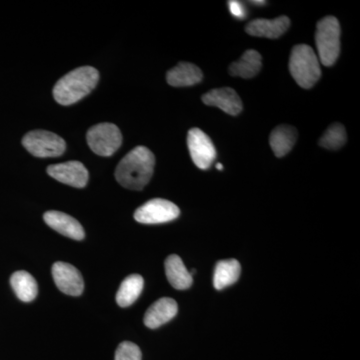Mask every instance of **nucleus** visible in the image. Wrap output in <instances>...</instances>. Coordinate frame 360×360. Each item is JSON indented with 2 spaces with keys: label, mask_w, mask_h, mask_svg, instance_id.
<instances>
[{
  "label": "nucleus",
  "mask_w": 360,
  "mask_h": 360,
  "mask_svg": "<svg viewBox=\"0 0 360 360\" xmlns=\"http://www.w3.org/2000/svg\"><path fill=\"white\" fill-rule=\"evenodd\" d=\"M11 284L16 296L23 302H32L39 292L34 277L25 270L14 272L11 277Z\"/></svg>",
  "instance_id": "nucleus-19"
},
{
  "label": "nucleus",
  "mask_w": 360,
  "mask_h": 360,
  "mask_svg": "<svg viewBox=\"0 0 360 360\" xmlns=\"http://www.w3.org/2000/svg\"><path fill=\"white\" fill-rule=\"evenodd\" d=\"M23 146L37 158H56L63 155L65 141L59 135L46 130H33L23 137Z\"/></svg>",
  "instance_id": "nucleus-5"
},
{
  "label": "nucleus",
  "mask_w": 360,
  "mask_h": 360,
  "mask_svg": "<svg viewBox=\"0 0 360 360\" xmlns=\"http://www.w3.org/2000/svg\"><path fill=\"white\" fill-rule=\"evenodd\" d=\"M240 271L241 267L238 260H221L217 262L213 276L214 288L220 290L236 283L240 276Z\"/></svg>",
  "instance_id": "nucleus-20"
},
{
  "label": "nucleus",
  "mask_w": 360,
  "mask_h": 360,
  "mask_svg": "<svg viewBox=\"0 0 360 360\" xmlns=\"http://www.w3.org/2000/svg\"><path fill=\"white\" fill-rule=\"evenodd\" d=\"M347 142V131L341 123H333L322 135L319 146L329 150H336L345 146Z\"/></svg>",
  "instance_id": "nucleus-22"
},
{
  "label": "nucleus",
  "mask_w": 360,
  "mask_h": 360,
  "mask_svg": "<svg viewBox=\"0 0 360 360\" xmlns=\"http://www.w3.org/2000/svg\"><path fill=\"white\" fill-rule=\"evenodd\" d=\"M217 169H220V170L224 169V167H222V165H220V163H219V165H217Z\"/></svg>",
  "instance_id": "nucleus-26"
},
{
  "label": "nucleus",
  "mask_w": 360,
  "mask_h": 360,
  "mask_svg": "<svg viewBox=\"0 0 360 360\" xmlns=\"http://www.w3.org/2000/svg\"><path fill=\"white\" fill-rule=\"evenodd\" d=\"M87 143L94 153L110 156L120 148L122 135L120 129L112 123H99L87 132Z\"/></svg>",
  "instance_id": "nucleus-6"
},
{
  "label": "nucleus",
  "mask_w": 360,
  "mask_h": 360,
  "mask_svg": "<svg viewBox=\"0 0 360 360\" xmlns=\"http://www.w3.org/2000/svg\"><path fill=\"white\" fill-rule=\"evenodd\" d=\"M52 276L58 290L65 295L79 296L84 292V278L73 265L65 262H56L52 266Z\"/></svg>",
  "instance_id": "nucleus-9"
},
{
  "label": "nucleus",
  "mask_w": 360,
  "mask_h": 360,
  "mask_svg": "<svg viewBox=\"0 0 360 360\" xmlns=\"http://www.w3.org/2000/svg\"><path fill=\"white\" fill-rule=\"evenodd\" d=\"M340 22L335 16H326L317 23L316 41L319 60L324 66H333L340 53Z\"/></svg>",
  "instance_id": "nucleus-4"
},
{
  "label": "nucleus",
  "mask_w": 360,
  "mask_h": 360,
  "mask_svg": "<svg viewBox=\"0 0 360 360\" xmlns=\"http://www.w3.org/2000/svg\"><path fill=\"white\" fill-rule=\"evenodd\" d=\"M290 25L288 16H281L274 20L258 18L250 21L246 25V32L252 37H265V39H276L286 32Z\"/></svg>",
  "instance_id": "nucleus-12"
},
{
  "label": "nucleus",
  "mask_w": 360,
  "mask_h": 360,
  "mask_svg": "<svg viewBox=\"0 0 360 360\" xmlns=\"http://www.w3.org/2000/svg\"><path fill=\"white\" fill-rule=\"evenodd\" d=\"M262 65V56L257 51L250 49L238 61L231 63L229 73L232 77L252 78L259 73Z\"/></svg>",
  "instance_id": "nucleus-18"
},
{
  "label": "nucleus",
  "mask_w": 360,
  "mask_h": 360,
  "mask_svg": "<svg viewBox=\"0 0 360 360\" xmlns=\"http://www.w3.org/2000/svg\"><path fill=\"white\" fill-rule=\"evenodd\" d=\"M143 278L139 274L127 276L120 284L116 293V302L120 307H129L141 295L143 290Z\"/></svg>",
  "instance_id": "nucleus-21"
},
{
  "label": "nucleus",
  "mask_w": 360,
  "mask_h": 360,
  "mask_svg": "<svg viewBox=\"0 0 360 360\" xmlns=\"http://www.w3.org/2000/svg\"><path fill=\"white\" fill-rule=\"evenodd\" d=\"M200 68L189 63H180L167 72L168 84L174 87L191 86L202 80Z\"/></svg>",
  "instance_id": "nucleus-15"
},
{
  "label": "nucleus",
  "mask_w": 360,
  "mask_h": 360,
  "mask_svg": "<svg viewBox=\"0 0 360 360\" xmlns=\"http://www.w3.org/2000/svg\"><path fill=\"white\" fill-rule=\"evenodd\" d=\"M203 103L215 106L231 115H238L243 111V101L236 90L224 87L212 89L202 96Z\"/></svg>",
  "instance_id": "nucleus-11"
},
{
  "label": "nucleus",
  "mask_w": 360,
  "mask_h": 360,
  "mask_svg": "<svg viewBox=\"0 0 360 360\" xmlns=\"http://www.w3.org/2000/svg\"><path fill=\"white\" fill-rule=\"evenodd\" d=\"M165 274L175 290H184L193 284V276L184 266L179 255H172L165 260Z\"/></svg>",
  "instance_id": "nucleus-16"
},
{
  "label": "nucleus",
  "mask_w": 360,
  "mask_h": 360,
  "mask_svg": "<svg viewBox=\"0 0 360 360\" xmlns=\"http://www.w3.org/2000/svg\"><path fill=\"white\" fill-rule=\"evenodd\" d=\"M44 219L49 226L66 238L75 240H82L84 238V227L77 219L66 213L51 210L44 213Z\"/></svg>",
  "instance_id": "nucleus-13"
},
{
  "label": "nucleus",
  "mask_w": 360,
  "mask_h": 360,
  "mask_svg": "<svg viewBox=\"0 0 360 360\" xmlns=\"http://www.w3.org/2000/svg\"><path fill=\"white\" fill-rule=\"evenodd\" d=\"M251 4H255V6H262V4H266L265 1H251Z\"/></svg>",
  "instance_id": "nucleus-25"
},
{
  "label": "nucleus",
  "mask_w": 360,
  "mask_h": 360,
  "mask_svg": "<svg viewBox=\"0 0 360 360\" xmlns=\"http://www.w3.org/2000/svg\"><path fill=\"white\" fill-rule=\"evenodd\" d=\"M99 80L98 71L91 66H82L70 71L58 80L53 89L56 103L70 105L89 94Z\"/></svg>",
  "instance_id": "nucleus-2"
},
{
  "label": "nucleus",
  "mask_w": 360,
  "mask_h": 360,
  "mask_svg": "<svg viewBox=\"0 0 360 360\" xmlns=\"http://www.w3.org/2000/svg\"><path fill=\"white\" fill-rule=\"evenodd\" d=\"M187 146L194 165L200 169H207L212 167L217 158V150L212 139L200 129L189 130L187 135Z\"/></svg>",
  "instance_id": "nucleus-8"
},
{
  "label": "nucleus",
  "mask_w": 360,
  "mask_h": 360,
  "mask_svg": "<svg viewBox=\"0 0 360 360\" xmlns=\"http://www.w3.org/2000/svg\"><path fill=\"white\" fill-rule=\"evenodd\" d=\"M229 7L232 15L236 16V18H239V20H243V18H245V7L241 2L229 1Z\"/></svg>",
  "instance_id": "nucleus-24"
},
{
  "label": "nucleus",
  "mask_w": 360,
  "mask_h": 360,
  "mask_svg": "<svg viewBox=\"0 0 360 360\" xmlns=\"http://www.w3.org/2000/svg\"><path fill=\"white\" fill-rule=\"evenodd\" d=\"M179 307L172 298H160L153 303L144 315V324L148 328H160L167 322L172 321L176 315Z\"/></svg>",
  "instance_id": "nucleus-14"
},
{
  "label": "nucleus",
  "mask_w": 360,
  "mask_h": 360,
  "mask_svg": "<svg viewBox=\"0 0 360 360\" xmlns=\"http://www.w3.org/2000/svg\"><path fill=\"white\" fill-rule=\"evenodd\" d=\"M47 174L61 184L77 188H82L89 181V172L79 161H68L51 165L47 168Z\"/></svg>",
  "instance_id": "nucleus-10"
},
{
  "label": "nucleus",
  "mask_w": 360,
  "mask_h": 360,
  "mask_svg": "<svg viewBox=\"0 0 360 360\" xmlns=\"http://www.w3.org/2000/svg\"><path fill=\"white\" fill-rule=\"evenodd\" d=\"M290 70L296 84L302 89H311L321 77L319 58L311 47L298 44L291 51Z\"/></svg>",
  "instance_id": "nucleus-3"
},
{
  "label": "nucleus",
  "mask_w": 360,
  "mask_h": 360,
  "mask_svg": "<svg viewBox=\"0 0 360 360\" xmlns=\"http://www.w3.org/2000/svg\"><path fill=\"white\" fill-rule=\"evenodd\" d=\"M180 210L172 201L155 198L144 203L134 213L139 224H158L172 221L179 217Z\"/></svg>",
  "instance_id": "nucleus-7"
},
{
  "label": "nucleus",
  "mask_w": 360,
  "mask_h": 360,
  "mask_svg": "<svg viewBox=\"0 0 360 360\" xmlns=\"http://www.w3.org/2000/svg\"><path fill=\"white\" fill-rule=\"evenodd\" d=\"M141 348L130 341L120 343L115 352V360H141Z\"/></svg>",
  "instance_id": "nucleus-23"
},
{
  "label": "nucleus",
  "mask_w": 360,
  "mask_h": 360,
  "mask_svg": "<svg viewBox=\"0 0 360 360\" xmlns=\"http://www.w3.org/2000/svg\"><path fill=\"white\" fill-rule=\"evenodd\" d=\"M297 139V130L290 125L283 124L272 130L269 143L277 158H283L295 146Z\"/></svg>",
  "instance_id": "nucleus-17"
},
{
  "label": "nucleus",
  "mask_w": 360,
  "mask_h": 360,
  "mask_svg": "<svg viewBox=\"0 0 360 360\" xmlns=\"http://www.w3.org/2000/svg\"><path fill=\"white\" fill-rule=\"evenodd\" d=\"M155 165L153 153L144 146H137L118 163L116 180L125 188L141 191L153 177Z\"/></svg>",
  "instance_id": "nucleus-1"
}]
</instances>
